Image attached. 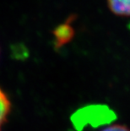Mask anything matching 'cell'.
Returning <instances> with one entry per match:
<instances>
[{"mask_svg":"<svg viewBox=\"0 0 130 131\" xmlns=\"http://www.w3.org/2000/svg\"><path fill=\"white\" fill-rule=\"evenodd\" d=\"M54 34L56 37V44L57 46H60L66 43L69 39L72 38L74 30L68 24H64L57 28Z\"/></svg>","mask_w":130,"mask_h":131,"instance_id":"3957f363","label":"cell"},{"mask_svg":"<svg viewBox=\"0 0 130 131\" xmlns=\"http://www.w3.org/2000/svg\"><path fill=\"white\" fill-rule=\"evenodd\" d=\"M10 102L4 91L0 89V129L7 120L10 112Z\"/></svg>","mask_w":130,"mask_h":131,"instance_id":"277c9868","label":"cell"},{"mask_svg":"<svg viewBox=\"0 0 130 131\" xmlns=\"http://www.w3.org/2000/svg\"><path fill=\"white\" fill-rule=\"evenodd\" d=\"M116 118L114 113L106 107H88L79 110L72 117L74 127L81 131L87 124L92 127L108 124Z\"/></svg>","mask_w":130,"mask_h":131,"instance_id":"6da1fadb","label":"cell"},{"mask_svg":"<svg viewBox=\"0 0 130 131\" xmlns=\"http://www.w3.org/2000/svg\"><path fill=\"white\" fill-rule=\"evenodd\" d=\"M102 131H130L128 128L122 125H112V126L107 127Z\"/></svg>","mask_w":130,"mask_h":131,"instance_id":"5b68a950","label":"cell"},{"mask_svg":"<svg viewBox=\"0 0 130 131\" xmlns=\"http://www.w3.org/2000/svg\"><path fill=\"white\" fill-rule=\"evenodd\" d=\"M107 3L113 14L120 16H130V0H107Z\"/></svg>","mask_w":130,"mask_h":131,"instance_id":"7a4b0ae2","label":"cell"}]
</instances>
